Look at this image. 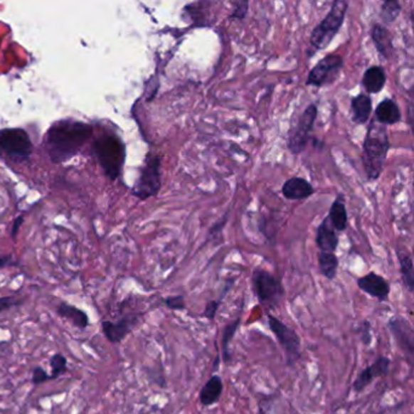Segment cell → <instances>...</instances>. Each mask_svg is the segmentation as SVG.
I'll list each match as a JSON object with an SVG mask.
<instances>
[{
    "label": "cell",
    "instance_id": "1",
    "mask_svg": "<svg viewBox=\"0 0 414 414\" xmlns=\"http://www.w3.org/2000/svg\"><path fill=\"white\" fill-rule=\"evenodd\" d=\"M92 135V125L66 120L53 125L46 134V146L51 161L63 163L78 154Z\"/></svg>",
    "mask_w": 414,
    "mask_h": 414
},
{
    "label": "cell",
    "instance_id": "2",
    "mask_svg": "<svg viewBox=\"0 0 414 414\" xmlns=\"http://www.w3.org/2000/svg\"><path fill=\"white\" fill-rule=\"evenodd\" d=\"M389 137L384 125L371 122L363 142V166L369 180H377L384 169L389 152Z\"/></svg>",
    "mask_w": 414,
    "mask_h": 414
},
{
    "label": "cell",
    "instance_id": "3",
    "mask_svg": "<svg viewBox=\"0 0 414 414\" xmlns=\"http://www.w3.org/2000/svg\"><path fill=\"white\" fill-rule=\"evenodd\" d=\"M94 151L108 178H118L124 163L125 149L120 137L106 134L96 139Z\"/></svg>",
    "mask_w": 414,
    "mask_h": 414
},
{
    "label": "cell",
    "instance_id": "4",
    "mask_svg": "<svg viewBox=\"0 0 414 414\" xmlns=\"http://www.w3.org/2000/svg\"><path fill=\"white\" fill-rule=\"evenodd\" d=\"M349 4L344 0H336L331 5L327 16L316 26L311 33L310 43L315 50H323L331 44L340 27L344 23L345 14Z\"/></svg>",
    "mask_w": 414,
    "mask_h": 414
},
{
    "label": "cell",
    "instance_id": "5",
    "mask_svg": "<svg viewBox=\"0 0 414 414\" xmlns=\"http://www.w3.org/2000/svg\"><path fill=\"white\" fill-rule=\"evenodd\" d=\"M252 281L254 292L262 307L274 309L281 304L286 292L280 278L266 270L255 269Z\"/></svg>",
    "mask_w": 414,
    "mask_h": 414
},
{
    "label": "cell",
    "instance_id": "6",
    "mask_svg": "<svg viewBox=\"0 0 414 414\" xmlns=\"http://www.w3.org/2000/svg\"><path fill=\"white\" fill-rule=\"evenodd\" d=\"M33 151L28 134L21 128H8L0 130V156L11 161L28 159Z\"/></svg>",
    "mask_w": 414,
    "mask_h": 414
},
{
    "label": "cell",
    "instance_id": "7",
    "mask_svg": "<svg viewBox=\"0 0 414 414\" xmlns=\"http://www.w3.org/2000/svg\"><path fill=\"white\" fill-rule=\"evenodd\" d=\"M267 323L270 329L281 345L282 350L285 351L287 366L293 367L302 357L300 336L293 328L287 326L286 323L282 322L281 319L271 314H267Z\"/></svg>",
    "mask_w": 414,
    "mask_h": 414
},
{
    "label": "cell",
    "instance_id": "8",
    "mask_svg": "<svg viewBox=\"0 0 414 414\" xmlns=\"http://www.w3.org/2000/svg\"><path fill=\"white\" fill-rule=\"evenodd\" d=\"M161 189V158L149 157L134 187V196L146 199L154 196Z\"/></svg>",
    "mask_w": 414,
    "mask_h": 414
},
{
    "label": "cell",
    "instance_id": "9",
    "mask_svg": "<svg viewBox=\"0 0 414 414\" xmlns=\"http://www.w3.org/2000/svg\"><path fill=\"white\" fill-rule=\"evenodd\" d=\"M344 66V61L339 55H327L316 65L309 73L307 85L312 87H324L331 84L339 75L340 70Z\"/></svg>",
    "mask_w": 414,
    "mask_h": 414
},
{
    "label": "cell",
    "instance_id": "10",
    "mask_svg": "<svg viewBox=\"0 0 414 414\" xmlns=\"http://www.w3.org/2000/svg\"><path fill=\"white\" fill-rule=\"evenodd\" d=\"M316 117H317V107L315 105H310L299 118L298 124L290 132V139L287 142L292 154H302L307 147L311 130L315 124Z\"/></svg>",
    "mask_w": 414,
    "mask_h": 414
},
{
    "label": "cell",
    "instance_id": "11",
    "mask_svg": "<svg viewBox=\"0 0 414 414\" xmlns=\"http://www.w3.org/2000/svg\"><path fill=\"white\" fill-rule=\"evenodd\" d=\"M388 327L398 348L401 349L410 363H412L414 357V331L412 324L401 316H393L389 319Z\"/></svg>",
    "mask_w": 414,
    "mask_h": 414
},
{
    "label": "cell",
    "instance_id": "12",
    "mask_svg": "<svg viewBox=\"0 0 414 414\" xmlns=\"http://www.w3.org/2000/svg\"><path fill=\"white\" fill-rule=\"evenodd\" d=\"M390 365H391V360H390L389 357H378L372 365L361 371L360 374L354 381L352 390L357 393H362L374 379L386 376L389 373Z\"/></svg>",
    "mask_w": 414,
    "mask_h": 414
},
{
    "label": "cell",
    "instance_id": "13",
    "mask_svg": "<svg viewBox=\"0 0 414 414\" xmlns=\"http://www.w3.org/2000/svg\"><path fill=\"white\" fill-rule=\"evenodd\" d=\"M357 286L366 294L377 299L378 302H386L389 300L390 283L381 275L369 272L357 280Z\"/></svg>",
    "mask_w": 414,
    "mask_h": 414
},
{
    "label": "cell",
    "instance_id": "14",
    "mask_svg": "<svg viewBox=\"0 0 414 414\" xmlns=\"http://www.w3.org/2000/svg\"><path fill=\"white\" fill-rule=\"evenodd\" d=\"M140 319V315H128L118 322L104 321L102 322V331L110 343L118 344L130 331H133Z\"/></svg>",
    "mask_w": 414,
    "mask_h": 414
},
{
    "label": "cell",
    "instance_id": "15",
    "mask_svg": "<svg viewBox=\"0 0 414 414\" xmlns=\"http://www.w3.org/2000/svg\"><path fill=\"white\" fill-rule=\"evenodd\" d=\"M339 238L336 236L334 228H331L328 218L323 220L316 232V245L322 253H334L338 248Z\"/></svg>",
    "mask_w": 414,
    "mask_h": 414
},
{
    "label": "cell",
    "instance_id": "16",
    "mask_svg": "<svg viewBox=\"0 0 414 414\" xmlns=\"http://www.w3.org/2000/svg\"><path fill=\"white\" fill-rule=\"evenodd\" d=\"M224 391V381L223 378L214 374L211 376L203 388L199 391V402L203 407H211L219 401Z\"/></svg>",
    "mask_w": 414,
    "mask_h": 414
},
{
    "label": "cell",
    "instance_id": "17",
    "mask_svg": "<svg viewBox=\"0 0 414 414\" xmlns=\"http://www.w3.org/2000/svg\"><path fill=\"white\" fill-rule=\"evenodd\" d=\"M314 192L315 190H314L312 185L302 178L290 179L282 187V193L290 201L307 198V197L314 195Z\"/></svg>",
    "mask_w": 414,
    "mask_h": 414
},
{
    "label": "cell",
    "instance_id": "18",
    "mask_svg": "<svg viewBox=\"0 0 414 414\" xmlns=\"http://www.w3.org/2000/svg\"><path fill=\"white\" fill-rule=\"evenodd\" d=\"M376 117L379 124L393 125L401 120V111L393 100L386 99L378 105Z\"/></svg>",
    "mask_w": 414,
    "mask_h": 414
},
{
    "label": "cell",
    "instance_id": "19",
    "mask_svg": "<svg viewBox=\"0 0 414 414\" xmlns=\"http://www.w3.org/2000/svg\"><path fill=\"white\" fill-rule=\"evenodd\" d=\"M56 310H58L60 317L68 319L75 327L85 329L89 326V316L82 309H79L75 305H70L67 302H61V304H58Z\"/></svg>",
    "mask_w": 414,
    "mask_h": 414
},
{
    "label": "cell",
    "instance_id": "20",
    "mask_svg": "<svg viewBox=\"0 0 414 414\" xmlns=\"http://www.w3.org/2000/svg\"><path fill=\"white\" fill-rule=\"evenodd\" d=\"M372 38L376 49L378 50V53L381 56H384L386 58L393 56V41H391L389 31L384 26L379 25V23L373 26Z\"/></svg>",
    "mask_w": 414,
    "mask_h": 414
},
{
    "label": "cell",
    "instance_id": "21",
    "mask_svg": "<svg viewBox=\"0 0 414 414\" xmlns=\"http://www.w3.org/2000/svg\"><path fill=\"white\" fill-rule=\"evenodd\" d=\"M352 120L356 124H365L372 113V100L367 94L355 96L351 101Z\"/></svg>",
    "mask_w": 414,
    "mask_h": 414
},
{
    "label": "cell",
    "instance_id": "22",
    "mask_svg": "<svg viewBox=\"0 0 414 414\" xmlns=\"http://www.w3.org/2000/svg\"><path fill=\"white\" fill-rule=\"evenodd\" d=\"M386 72L379 66L369 67L368 70H366L363 79H362L363 87L371 94L381 92L386 85Z\"/></svg>",
    "mask_w": 414,
    "mask_h": 414
},
{
    "label": "cell",
    "instance_id": "23",
    "mask_svg": "<svg viewBox=\"0 0 414 414\" xmlns=\"http://www.w3.org/2000/svg\"><path fill=\"white\" fill-rule=\"evenodd\" d=\"M398 261H400V272H401L402 282L406 287V290L410 293H413L414 271L412 257H410V254L407 252L406 249H398Z\"/></svg>",
    "mask_w": 414,
    "mask_h": 414
},
{
    "label": "cell",
    "instance_id": "24",
    "mask_svg": "<svg viewBox=\"0 0 414 414\" xmlns=\"http://www.w3.org/2000/svg\"><path fill=\"white\" fill-rule=\"evenodd\" d=\"M240 321H242V317L240 316L236 319L228 323L224 329H223V333H221V344L220 345H221V355H223V361H224L225 365L228 366L231 363L230 344H231L232 340L235 338V334H236L238 328H240Z\"/></svg>",
    "mask_w": 414,
    "mask_h": 414
},
{
    "label": "cell",
    "instance_id": "25",
    "mask_svg": "<svg viewBox=\"0 0 414 414\" xmlns=\"http://www.w3.org/2000/svg\"><path fill=\"white\" fill-rule=\"evenodd\" d=\"M341 199L343 197H339L334 201V203L331 204L329 216H328L329 223L336 231H344L348 226V213H346L344 202Z\"/></svg>",
    "mask_w": 414,
    "mask_h": 414
},
{
    "label": "cell",
    "instance_id": "26",
    "mask_svg": "<svg viewBox=\"0 0 414 414\" xmlns=\"http://www.w3.org/2000/svg\"><path fill=\"white\" fill-rule=\"evenodd\" d=\"M338 266H339V260L334 253H319V267L321 274L324 277L333 281L336 278V272H338Z\"/></svg>",
    "mask_w": 414,
    "mask_h": 414
},
{
    "label": "cell",
    "instance_id": "27",
    "mask_svg": "<svg viewBox=\"0 0 414 414\" xmlns=\"http://www.w3.org/2000/svg\"><path fill=\"white\" fill-rule=\"evenodd\" d=\"M401 13V6L395 0H388L381 5V17L386 23H393Z\"/></svg>",
    "mask_w": 414,
    "mask_h": 414
},
{
    "label": "cell",
    "instance_id": "28",
    "mask_svg": "<svg viewBox=\"0 0 414 414\" xmlns=\"http://www.w3.org/2000/svg\"><path fill=\"white\" fill-rule=\"evenodd\" d=\"M50 367H51V379L58 378L67 371L66 357L63 354H55L50 357Z\"/></svg>",
    "mask_w": 414,
    "mask_h": 414
},
{
    "label": "cell",
    "instance_id": "29",
    "mask_svg": "<svg viewBox=\"0 0 414 414\" xmlns=\"http://www.w3.org/2000/svg\"><path fill=\"white\" fill-rule=\"evenodd\" d=\"M166 307L173 311H185L186 310V302L184 295H174V297H168L164 299Z\"/></svg>",
    "mask_w": 414,
    "mask_h": 414
},
{
    "label": "cell",
    "instance_id": "30",
    "mask_svg": "<svg viewBox=\"0 0 414 414\" xmlns=\"http://www.w3.org/2000/svg\"><path fill=\"white\" fill-rule=\"evenodd\" d=\"M221 302H223L221 299H218V300H211V302H208L203 311V317L209 319V321H213V319H216V312L219 310Z\"/></svg>",
    "mask_w": 414,
    "mask_h": 414
},
{
    "label": "cell",
    "instance_id": "31",
    "mask_svg": "<svg viewBox=\"0 0 414 414\" xmlns=\"http://www.w3.org/2000/svg\"><path fill=\"white\" fill-rule=\"evenodd\" d=\"M361 340H362V343L365 346H369V345L372 344V334H371V322H369L368 319H366L362 322L361 324Z\"/></svg>",
    "mask_w": 414,
    "mask_h": 414
},
{
    "label": "cell",
    "instance_id": "32",
    "mask_svg": "<svg viewBox=\"0 0 414 414\" xmlns=\"http://www.w3.org/2000/svg\"><path fill=\"white\" fill-rule=\"evenodd\" d=\"M50 379H51L50 374H48L42 367L34 368L33 376H32V383H33L34 386L43 384V383H46V381H50Z\"/></svg>",
    "mask_w": 414,
    "mask_h": 414
},
{
    "label": "cell",
    "instance_id": "33",
    "mask_svg": "<svg viewBox=\"0 0 414 414\" xmlns=\"http://www.w3.org/2000/svg\"><path fill=\"white\" fill-rule=\"evenodd\" d=\"M20 304L21 302L15 297H3V298H0V314L4 311L10 310L11 307H17Z\"/></svg>",
    "mask_w": 414,
    "mask_h": 414
},
{
    "label": "cell",
    "instance_id": "34",
    "mask_svg": "<svg viewBox=\"0 0 414 414\" xmlns=\"http://www.w3.org/2000/svg\"><path fill=\"white\" fill-rule=\"evenodd\" d=\"M247 13H248V3L247 1H240V3H236V8L233 9L231 17L245 18Z\"/></svg>",
    "mask_w": 414,
    "mask_h": 414
},
{
    "label": "cell",
    "instance_id": "35",
    "mask_svg": "<svg viewBox=\"0 0 414 414\" xmlns=\"http://www.w3.org/2000/svg\"><path fill=\"white\" fill-rule=\"evenodd\" d=\"M270 410H271V402H260L257 414H270Z\"/></svg>",
    "mask_w": 414,
    "mask_h": 414
},
{
    "label": "cell",
    "instance_id": "36",
    "mask_svg": "<svg viewBox=\"0 0 414 414\" xmlns=\"http://www.w3.org/2000/svg\"><path fill=\"white\" fill-rule=\"evenodd\" d=\"M10 262L9 258L0 257V267H4Z\"/></svg>",
    "mask_w": 414,
    "mask_h": 414
},
{
    "label": "cell",
    "instance_id": "37",
    "mask_svg": "<svg viewBox=\"0 0 414 414\" xmlns=\"http://www.w3.org/2000/svg\"><path fill=\"white\" fill-rule=\"evenodd\" d=\"M219 361H220V355L216 356V361H214V366H213V371H216V369L219 368Z\"/></svg>",
    "mask_w": 414,
    "mask_h": 414
}]
</instances>
